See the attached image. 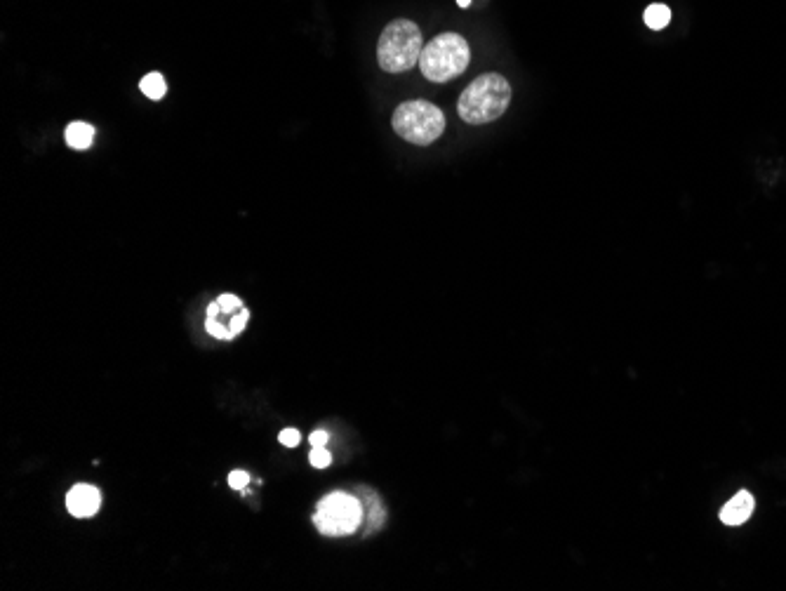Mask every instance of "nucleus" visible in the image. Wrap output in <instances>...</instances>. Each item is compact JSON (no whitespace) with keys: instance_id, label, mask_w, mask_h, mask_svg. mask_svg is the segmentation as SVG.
I'll return each instance as SVG.
<instances>
[{"instance_id":"nucleus-4","label":"nucleus","mask_w":786,"mask_h":591,"mask_svg":"<svg viewBox=\"0 0 786 591\" xmlns=\"http://www.w3.org/2000/svg\"><path fill=\"white\" fill-rule=\"evenodd\" d=\"M393 130H396V135H401L405 142L429 146L443 135L445 116L436 104L426 102V99L403 102L393 111Z\"/></svg>"},{"instance_id":"nucleus-12","label":"nucleus","mask_w":786,"mask_h":591,"mask_svg":"<svg viewBox=\"0 0 786 591\" xmlns=\"http://www.w3.org/2000/svg\"><path fill=\"white\" fill-rule=\"evenodd\" d=\"M309 462H311L316 469H325V467H330L332 455L328 453V450H325V446H323V448H313V450H311V455H309Z\"/></svg>"},{"instance_id":"nucleus-10","label":"nucleus","mask_w":786,"mask_h":591,"mask_svg":"<svg viewBox=\"0 0 786 591\" xmlns=\"http://www.w3.org/2000/svg\"><path fill=\"white\" fill-rule=\"evenodd\" d=\"M643 19H645V24L650 26V29L662 31V29H666V26H669V22H671V10L666 8V5H662V3H652L650 8L645 10Z\"/></svg>"},{"instance_id":"nucleus-2","label":"nucleus","mask_w":786,"mask_h":591,"mask_svg":"<svg viewBox=\"0 0 786 591\" xmlns=\"http://www.w3.org/2000/svg\"><path fill=\"white\" fill-rule=\"evenodd\" d=\"M422 50L424 38L419 26L410 19H396L379 36L377 59L386 73H403L419 64Z\"/></svg>"},{"instance_id":"nucleus-9","label":"nucleus","mask_w":786,"mask_h":591,"mask_svg":"<svg viewBox=\"0 0 786 591\" xmlns=\"http://www.w3.org/2000/svg\"><path fill=\"white\" fill-rule=\"evenodd\" d=\"M92 142H95V128H92V125L78 121L66 128V144H69L71 149L85 151L90 149Z\"/></svg>"},{"instance_id":"nucleus-13","label":"nucleus","mask_w":786,"mask_h":591,"mask_svg":"<svg viewBox=\"0 0 786 591\" xmlns=\"http://www.w3.org/2000/svg\"><path fill=\"white\" fill-rule=\"evenodd\" d=\"M248 483H250L248 471L236 469V471H231V474H229V486L233 490H245V486H248Z\"/></svg>"},{"instance_id":"nucleus-5","label":"nucleus","mask_w":786,"mask_h":591,"mask_svg":"<svg viewBox=\"0 0 786 591\" xmlns=\"http://www.w3.org/2000/svg\"><path fill=\"white\" fill-rule=\"evenodd\" d=\"M365 519L363 502L349 493H330L318 502L313 523L325 537L353 535Z\"/></svg>"},{"instance_id":"nucleus-7","label":"nucleus","mask_w":786,"mask_h":591,"mask_svg":"<svg viewBox=\"0 0 786 591\" xmlns=\"http://www.w3.org/2000/svg\"><path fill=\"white\" fill-rule=\"evenodd\" d=\"M99 507H102V495L95 486H88V483H78V486L71 488V493L66 495V509L71 511V516L76 519H90L95 516Z\"/></svg>"},{"instance_id":"nucleus-14","label":"nucleus","mask_w":786,"mask_h":591,"mask_svg":"<svg viewBox=\"0 0 786 591\" xmlns=\"http://www.w3.org/2000/svg\"><path fill=\"white\" fill-rule=\"evenodd\" d=\"M278 441H281L285 448H297L299 446V431L285 429V431H281V436H278Z\"/></svg>"},{"instance_id":"nucleus-15","label":"nucleus","mask_w":786,"mask_h":591,"mask_svg":"<svg viewBox=\"0 0 786 591\" xmlns=\"http://www.w3.org/2000/svg\"><path fill=\"white\" fill-rule=\"evenodd\" d=\"M309 441H311L313 448H323L325 443H328V434H325V431H313V434L309 436Z\"/></svg>"},{"instance_id":"nucleus-1","label":"nucleus","mask_w":786,"mask_h":591,"mask_svg":"<svg viewBox=\"0 0 786 591\" xmlns=\"http://www.w3.org/2000/svg\"><path fill=\"white\" fill-rule=\"evenodd\" d=\"M511 104V85L499 73H485L478 76L459 97L457 111L464 123L485 125L504 116Z\"/></svg>"},{"instance_id":"nucleus-11","label":"nucleus","mask_w":786,"mask_h":591,"mask_svg":"<svg viewBox=\"0 0 786 591\" xmlns=\"http://www.w3.org/2000/svg\"><path fill=\"white\" fill-rule=\"evenodd\" d=\"M139 90L149 99H161L165 97V92H168V83H165L161 73H149V76H144L142 83H139Z\"/></svg>"},{"instance_id":"nucleus-16","label":"nucleus","mask_w":786,"mask_h":591,"mask_svg":"<svg viewBox=\"0 0 786 591\" xmlns=\"http://www.w3.org/2000/svg\"><path fill=\"white\" fill-rule=\"evenodd\" d=\"M457 5H459V8H469L471 0H457Z\"/></svg>"},{"instance_id":"nucleus-8","label":"nucleus","mask_w":786,"mask_h":591,"mask_svg":"<svg viewBox=\"0 0 786 591\" xmlns=\"http://www.w3.org/2000/svg\"><path fill=\"white\" fill-rule=\"evenodd\" d=\"M754 509H756L754 495H751L749 490H739V493L732 497L730 502L723 504L721 514L718 516H721V521L725 523V526L739 528V526H744L751 516H754Z\"/></svg>"},{"instance_id":"nucleus-3","label":"nucleus","mask_w":786,"mask_h":591,"mask_svg":"<svg viewBox=\"0 0 786 591\" xmlns=\"http://www.w3.org/2000/svg\"><path fill=\"white\" fill-rule=\"evenodd\" d=\"M471 50L469 43L459 33H441L434 41L424 45L422 57H419V69L424 78L434 83H448L462 76L469 66Z\"/></svg>"},{"instance_id":"nucleus-6","label":"nucleus","mask_w":786,"mask_h":591,"mask_svg":"<svg viewBox=\"0 0 786 591\" xmlns=\"http://www.w3.org/2000/svg\"><path fill=\"white\" fill-rule=\"evenodd\" d=\"M250 321V311L245 309L241 297L222 295L205 309V330L215 340L231 342L245 330Z\"/></svg>"}]
</instances>
